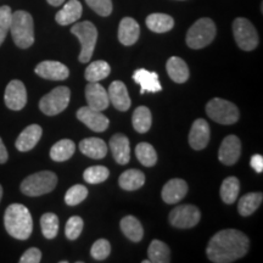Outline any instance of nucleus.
Listing matches in <instances>:
<instances>
[{
    "label": "nucleus",
    "mask_w": 263,
    "mask_h": 263,
    "mask_svg": "<svg viewBox=\"0 0 263 263\" xmlns=\"http://www.w3.org/2000/svg\"><path fill=\"white\" fill-rule=\"evenodd\" d=\"M250 241L244 233L236 229H224L212 236L206 249L211 262L230 263L244 257L249 251Z\"/></svg>",
    "instance_id": "nucleus-1"
},
{
    "label": "nucleus",
    "mask_w": 263,
    "mask_h": 263,
    "mask_svg": "<svg viewBox=\"0 0 263 263\" xmlns=\"http://www.w3.org/2000/svg\"><path fill=\"white\" fill-rule=\"evenodd\" d=\"M6 232L17 240H27L32 234L33 219L29 210L22 203H12L4 215Z\"/></svg>",
    "instance_id": "nucleus-2"
},
{
    "label": "nucleus",
    "mask_w": 263,
    "mask_h": 263,
    "mask_svg": "<svg viewBox=\"0 0 263 263\" xmlns=\"http://www.w3.org/2000/svg\"><path fill=\"white\" fill-rule=\"evenodd\" d=\"M10 32L18 48L27 49L32 47L34 43V24L32 15L24 10L12 12Z\"/></svg>",
    "instance_id": "nucleus-3"
},
{
    "label": "nucleus",
    "mask_w": 263,
    "mask_h": 263,
    "mask_svg": "<svg viewBox=\"0 0 263 263\" xmlns=\"http://www.w3.org/2000/svg\"><path fill=\"white\" fill-rule=\"evenodd\" d=\"M57 184V174L50 171H42L25 178L21 183V192L27 196H41L52 192Z\"/></svg>",
    "instance_id": "nucleus-4"
},
{
    "label": "nucleus",
    "mask_w": 263,
    "mask_h": 263,
    "mask_svg": "<svg viewBox=\"0 0 263 263\" xmlns=\"http://www.w3.org/2000/svg\"><path fill=\"white\" fill-rule=\"evenodd\" d=\"M216 25L211 18H200L186 33V44L192 49H202L211 44L216 37Z\"/></svg>",
    "instance_id": "nucleus-5"
},
{
    "label": "nucleus",
    "mask_w": 263,
    "mask_h": 263,
    "mask_svg": "<svg viewBox=\"0 0 263 263\" xmlns=\"http://www.w3.org/2000/svg\"><path fill=\"white\" fill-rule=\"evenodd\" d=\"M71 33L78 38L81 43V54L80 61L88 62L93 55L95 44L98 41V29L95 26L89 21L78 22L72 26Z\"/></svg>",
    "instance_id": "nucleus-6"
},
{
    "label": "nucleus",
    "mask_w": 263,
    "mask_h": 263,
    "mask_svg": "<svg viewBox=\"0 0 263 263\" xmlns=\"http://www.w3.org/2000/svg\"><path fill=\"white\" fill-rule=\"evenodd\" d=\"M207 116L221 124H234L239 120V108L234 104L221 98H215L206 105Z\"/></svg>",
    "instance_id": "nucleus-7"
},
{
    "label": "nucleus",
    "mask_w": 263,
    "mask_h": 263,
    "mask_svg": "<svg viewBox=\"0 0 263 263\" xmlns=\"http://www.w3.org/2000/svg\"><path fill=\"white\" fill-rule=\"evenodd\" d=\"M71 90L65 85L57 87L44 95L39 101V108L47 116H55L65 110L70 104Z\"/></svg>",
    "instance_id": "nucleus-8"
},
{
    "label": "nucleus",
    "mask_w": 263,
    "mask_h": 263,
    "mask_svg": "<svg viewBox=\"0 0 263 263\" xmlns=\"http://www.w3.org/2000/svg\"><path fill=\"white\" fill-rule=\"evenodd\" d=\"M233 32L236 44L245 51H251L257 47L258 34L254 25L244 17L236 18L233 22Z\"/></svg>",
    "instance_id": "nucleus-9"
},
{
    "label": "nucleus",
    "mask_w": 263,
    "mask_h": 263,
    "mask_svg": "<svg viewBox=\"0 0 263 263\" xmlns=\"http://www.w3.org/2000/svg\"><path fill=\"white\" fill-rule=\"evenodd\" d=\"M170 223L179 229H188L195 227L200 222L201 213L200 210L194 205H180L174 207L171 211Z\"/></svg>",
    "instance_id": "nucleus-10"
},
{
    "label": "nucleus",
    "mask_w": 263,
    "mask_h": 263,
    "mask_svg": "<svg viewBox=\"0 0 263 263\" xmlns=\"http://www.w3.org/2000/svg\"><path fill=\"white\" fill-rule=\"evenodd\" d=\"M4 101L10 110H22L27 104V90H26L25 84L18 80L10 82L5 89Z\"/></svg>",
    "instance_id": "nucleus-11"
},
{
    "label": "nucleus",
    "mask_w": 263,
    "mask_h": 263,
    "mask_svg": "<svg viewBox=\"0 0 263 263\" xmlns=\"http://www.w3.org/2000/svg\"><path fill=\"white\" fill-rule=\"evenodd\" d=\"M77 118L83 122L89 129L93 132H105L108 128L110 121L103 114V111H97L89 106H83L77 111Z\"/></svg>",
    "instance_id": "nucleus-12"
},
{
    "label": "nucleus",
    "mask_w": 263,
    "mask_h": 263,
    "mask_svg": "<svg viewBox=\"0 0 263 263\" xmlns=\"http://www.w3.org/2000/svg\"><path fill=\"white\" fill-rule=\"evenodd\" d=\"M240 154H241V143L239 138L234 134L226 137L218 150L219 161L226 166H232L239 160Z\"/></svg>",
    "instance_id": "nucleus-13"
},
{
    "label": "nucleus",
    "mask_w": 263,
    "mask_h": 263,
    "mask_svg": "<svg viewBox=\"0 0 263 263\" xmlns=\"http://www.w3.org/2000/svg\"><path fill=\"white\" fill-rule=\"evenodd\" d=\"M39 77L49 81H65L70 76L67 66L59 61H42L34 70Z\"/></svg>",
    "instance_id": "nucleus-14"
},
{
    "label": "nucleus",
    "mask_w": 263,
    "mask_h": 263,
    "mask_svg": "<svg viewBox=\"0 0 263 263\" xmlns=\"http://www.w3.org/2000/svg\"><path fill=\"white\" fill-rule=\"evenodd\" d=\"M85 98H87L88 106L97 111L106 110L110 105L107 91L98 82H89L85 88Z\"/></svg>",
    "instance_id": "nucleus-15"
},
{
    "label": "nucleus",
    "mask_w": 263,
    "mask_h": 263,
    "mask_svg": "<svg viewBox=\"0 0 263 263\" xmlns=\"http://www.w3.org/2000/svg\"><path fill=\"white\" fill-rule=\"evenodd\" d=\"M133 80L137 84L140 85V94H145L146 91L150 93H157L162 90V85L159 81V74L156 72H150L145 68H138L134 71Z\"/></svg>",
    "instance_id": "nucleus-16"
},
{
    "label": "nucleus",
    "mask_w": 263,
    "mask_h": 263,
    "mask_svg": "<svg viewBox=\"0 0 263 263\" xmlns=\"http://www.w3.org/2000/svg\"><path fill=\"white\" fill-rule=\"evenodd\" d=\"M210 141V126L202 118L193 123L189 133V144L194 150L205 149Z\"/></svg>",
    "instance_id": "nucleus-17"
},
{
    "label": "nucleus",
    "mask_w": 263,
    "mask_h": 263,
    "mask_svg": "<svg viewBox=\"0 0 263 263\" xmlns=\"http://www.w3.org/2000/svg\"><path fill=\"white\" fill-rule=\"evenodd\" d=\"M186 193H188V184L185 180L174 178L164 184L161 195L164 202L173 205V203L179 202L186 195Z\"/></svg>",
    "instance_id": "nucleus-18"
},
{
    "label": "nucleus",
    "mask_w": 263,
    "mask_h": 263,
    "mask_svg": "<svg viewBox=\"0 0 263 263\" xmlns=\"http://www.w3.org/2000/svg\"><path fill=\"white\" fill-rule=\"evenodd\" d=\"M43 134V129L38 124H31L21 132L17 139H16L15 146L21 153H27L38 144Z\"/></svg>",
    "instance_id": "nucleus-19"
},
{
    "label": "nucleus",
    "mask_w": 263,
    "mask_h": 263,
    "mask_svg": "<svg viewBox=\"0 0 263 263\" xmlns=\"http://www.w3.org/2000/svg\"><path fill=\"white\" fill-rule=\"evenodd\" d=\"M108 100L118 111H127L130 107V98L128 95L126 84L121 81H115L108 88Z\"/></svg>",
    "instance_id": "nucleus-20"
},
{
    "label": "nucleus",
    "mask_w": 263,
    "mask_h": 263,
    "mask_svg": "<svg viewBox=\"0 0 263 263\" xmlns=\"http://www.w3.org/2000/svg\"><path fill=\"white\" fill-rule=\"evenodd\" d=\"M110 149L112 151L114 159L117 163L127 164L130 159V145L128 138L124 134L117 133L111 138Z\"/></svg>",
    "instance_id": "nucleus-21"
},
{
    "label": "nucleus",
    "mask_w": 263,
    "mask_h": 263,
    "mask_svg": "<svg viewBox=\"0 0 263 263\" xmlns=\"http://www.w3.org/2000/svg\"><path fill=\"white\" fill-rule=\"evenodd\" d=\"M140 28L138 22L132 17H124L120 22V27H118V39L123 45L136 44L139 39Z\"/></svg>",
    "instance_id": "nucleus-22"
},
{
    "label": "nucleus",
    "mask_w": 263,
    "mask_h": 263,
    "mask_svg": "<svg viewBox=\"0 0 263 263\" xmlns=\"http://www.w3.org/2000/svg\"><path fill=\"white\" fill-rule=\"evenodd\" d=\"M82 4L78 0H70L64 5L60 11L55 16V20L59 25L67 26L77 22L82 16Z\"/></svg>",
    "instance_id": "nucleus-23"
},
{
    "label": "nucleus",
    "mask_w": 263,
    "mask_h": 263,
    "mask_svg": "<svg viewBox=\"0 0 263 263\" xmlns=\"http://www.w3.org/2000/svg\"><path fill=\"white\" fill-rule=\"evenodd\" d=\"M82 154L94 160H100L106 156L107 145L103 139L99 138H87L80 143Z\"/></svg>",
    "instance_id": "nucleus-24"
},
{
    "label": "nucleus",
    "mask_w": 263,
    "mask_h": 263,
    "mask_svg": "<svg viewBox=\"0 0 263 263\" xmlns=\"http://www.w3.org/2000/svg\"><path fill=\"white\" fill-rule=\"evenodd\" d=\"M167 73L171 77V80L176 83H185L189 78V67L185 64L183 59L178 57H172L167 60L166 64Z\"/></svg>",
    "instance_id": "nucleus-25"
},
{
    "label": "nucleus",
    "mask_w": 263,
    "mask_h": 263,
    "mask_svg": "<svg viewBox=\"0 0 263 263\" xmlns=\"http://www.w3.org/2000/svg\"><path fill=\"white\" fill-rule=\"evenodd\" d=\"M145 183V176L139 170H128L120 176L118 184L123 190L133 192L140 189Z\"/></svg>",
    "instance_id": "nucleus-26"
},
{
    "label": "nucleus",
    "mask_w": 263,
    "mask_h": 263,
    "mask_svg": "<svg viewBox=\"0 0 263 263\" xmlns=\"http://www.w3.org/2000/svg\"><path fill=\"white\" fill-rule=\"evenodd\" d=\"M121 229H122V233L127 236L128 239L132 240V241L138 242L143 239L144 236V229L141 227V223L139 219H137L136 217L133 216H126L121 219L120 223Z\"/></svg>",
    "instance_id": "nucleus-27"
},
{
    "label": "nucleus",
    "mask_w": 263,
    "mask_h": 263,
    "mask_svg": "<svg viewBox=\"0 0 263 263\" xmlns=\"http://www.w3.org/2000/svg\"><path fill=\"white\" fill-rule=\"evenodd\" d=\"M76 151L74 143L70 139H61L57 144L51 146L50 157L52 161L57 162H64V161L70 160L73 156Z\"/></svg>",
    "instance_id": "nucleus-28"
},
{
    "label": "nucleus",
    "mask_w": 263,
    "mask_h": 263,
    "mask_svg": "<svg viewBox=\"0 0 263 263\" xmlns=\"http://www.w3.org/2000/svg\"><path fill=\"white\" fill-rule=\"evenodd\" d=\"M263 200L262 193H249L240 197L238 211L242 217H249L261 206Z\"/></svg>",
    "instance_id": "nucleus-29"
},
{
    "label": "nucleus",
    "mask_w": 263,
    "mask_h": 263,
    "mask_svg": "<svg viewBox=\"0 0 263 263\" xmlns=\"http://www.w3.org/2000/svg\"><path fill=\"white\" fill-rule=\"evenodd\" d=\"M146 26L155 33H166L174 26V20L166 14H151L146 17Z\"/></svg>",
    "instance_id": "nucleus-30"
},
{
    "label": "nucleus",
    "mask_w": 263,
    "mask_h": 263,
    "mask_svg": "<svg viewBox=\"0 0 263 263\" xmlns=\"http://www.w3.org/2000/svg\"><path fill=\"white\" fill-rule=\"evenodd\" d=\"M147 256L151 263H168L171 262V251L167 244L160 240H153L147 250Z\"/></svg>",
    "instance_id": "nucleus-31"
},
{
    "label": "nucleus",
    "mask_w": 263,
    "mask_h": 263,
    "mask_svg": "<svg viewBox=\"0 0 263 263\" xmlns=\"http://www.w3.org/2000/svg\"><path fill=\"white\" fill-rule=\"evenodd\" d=\"M132 123H133L134 129L138 133H146L151 128L153 123V116H151L150 110L146 106H139L134 111L133 117H132Z\"/></svg>",
    "instance_id": "nucleus-32"
},
{
    "label": "nucleus",
    "mask_w": 263,
    "mask_h": 263,
    "mask_svg": "<svg viewBox=\"0 0 263 263\" xmlns=\"http://www.w3.org/2000/svg\"><path fill=\"white\" fill-rule=\"evenodd\" d=\"M110 72L111 67L106 61H94L85 68V80L88 82H100L105 80Z\"/></svg>",
    "instance_id": "nucleus-33"
},
{
    "label": "nucleus",
    "mask_w": 263,
    "mask_h": 263,
    "mask_svg": "<svg viewBox=\"0 0 263 263\" xmlns=\"http://www.w3.org/2000/svg\"><path fill=\"white\" fill-rule=\"evenodd\" d=\"M240 192V183L236 177H228L223 180L221 185V197L228 205H232L236 201Z\"/></svg>",
    "instance_id": "nucleus-34"
},
{
    "label": "nucleus",
    "mask_w": 263,
    "mask_h": 263,
    "mask_svg": "<svg viewBox=\"0 0 263 263\" xmlns=\"http://www.w3.org/2000/svg\"><path fill=\"white\" fill-rule=\"evenodd\" d=\"M136 155L139 162L145 167H153L157 162V154L149 143H140L136 147Z\"/></svg>",
    "instance_id": "nucleus-35"
},
{
    "label": "nucleus",
    "mask_w": 263,
    "mask_h": 263,
    "mask_svg": "<svg viewBox=\"0 0 263 263\" xmlns=\"http://www.w3.org/2000/svg\"><path fill=\"white\" fill-rule=\"evenodd\" d=\"M43 235L47 239H54L59 232V217L55 213H44L41 218Z\"/></svg>",
    "instance_id": "nucleus-36"
},
{
    "label": "nucleus",
    "mask_w": 263,
    "mask_h": 263,
    "mask_svg": "<svg viewBox=\"0 0 263 263\" xmlns=\"http://www.w3.org/2000/svg\"><path fill=\"white\" fill-rule=\"evenodd\" d=\"M110 176V171L104 166H91L87 168L83 173V178L89 184L103 183Z\"/></svg>",
    "instance_id": "nucleus-37"
},
{
    "label": "nucleus",
    "mask_w": 263,
    "mask_h": 263,
    "mask_svg": "<svg viewBox=\"0 0 263 263\" xmlns=\"http://www.w3.org/2000/svg\"><path fill=\"white\" fill-rule=\"evenodd\" d=\"M88 196V189L82 184H76L67 190L65 195V202L68 206H76L83 202Z\"/></svg>",
    "instance_id": "nucleus-38"
},
{
    "label": "nucleus",
    "mask_w": 263,
    "mask_h": 263,
    "mask_svg": "<svg viewBox=\"0 0 263 263\" xmlns=\"http://www.w3.org/2000/svg\"><path fill=\"white\" fill-rule=\"evenodd\" d=\"M12 11L10 6L4 5L0 8V47L4 43L6 35L10 32V25H11Z\"/></svg>",
    "instance_id": "nucleus-39"
},
{
    "label": "nucleus",
    "mask_w": 263,
    "mask_h": 263,
    "mask_svg": "<svg viewBox=\"0 0 263 263\" xmlns=\"http://www.w3.org/2000/svg\"><path fill=\"white\" fill-rule=\"evenodd\" d=\"M111 254V244L106 239H99L91 246L90 255L97 261H103Z\"/></svg>",
    "instance_id": "nucleus-40"
},
{
    "label": "nucleus",
    "mask_w": 263,
    "mask_h": 263,
    "mask_svg": "<svg viewBox=\"0 0 263 263\" xmlns=\"http://www.w3.org/2000/svg\"><path fill=\"white\" fill-rule=\"evenodd\" d=\"M84 223L83 219L78 216H73L68 219L67 223H66L65 228V234L67 236V239L70 240H76L78 239V236L81 235L82 230H83Z\"/></svg>",
    "instance_id": "nucleus-41"
},
{
    "label": "nucleus",
    "mask_w": 263,
    "mask_h": 263,
    "mask_svg": "<svg viewBox=\"0 0 263 263\" xmlns=\"http://www.w3.org/2000/svg\"><path fill=\"white\" fill-rule=\"evenodd\" d=\"M90 9H93L98 15L106 17L112 12V2L111 0H85Z\"/></svg>",
    "instance_id": "nucleus-42"
},
{
    "label": "nucleus",
    "mask_w": 263,
    "mask_h": 263,
    "mask_svg": "<svg viewBox=\"0 0 263 263\" xmlns=\"http://www.w3.org/2000/svg\"><path fill=\"white\" fill-rule=\"evenodd\" d=\"M42 261V252L37 248H31L20 258L21 263H39Z\"/></svg>",
    "instance_id": "nucleus-43"
},
{
    "label": "nucleus",
    "mask_w": 263,
    "mask_h": 263,
    "mask_svg": "<svg viewBox=\"0 0 263 263\" xmlns=\"http://www.w3.org/2000/svg\"><path fill=\"white\" fill-rule=\"evenodd\" d=\"M250 164H251L252 168H254L257 173L263 172V157H262V155L256 154V155L252 156L251 160H250Z\"/></svg>",
    "instance_id": "nucleus-44"
},
{
    "label": "nucleus",
    "mask_w": 263,
    "mask_h": 263,
    "mask_svg": "<svg viewBox=\"0 0 263 263\" xmlns=\"http://www.w3.org/2000/svg\"><path fill=\"white\" fill-rule=\"evenodd\" d=\"M8 159H9L8 150H6L4 143H3L2 138H0V163H5L6 161H8Z\"/></svg>",
    "instance_id": "nucleus-45"
},
{
    "label": "nucleus",
    "mask_w": 263,
    "mask_h": 263,
    "mask_svg": "<svg viewBox=\"0 0 263 263\" xmlns=\"http://www.w3.org/2000/svg\"><path fill=\"white\" fill-rule=\"evenodd\" d=\"M47 2L52 6H60L64 4L65 0H47Z\"/></svg>",
    "instance_id": "nucleus-46"
},
{
    "label": "nucleus",
    "mask_w": 263,
    "mask_h": 263,
    "mask_svg": "<svg viewBox=\"0 0 263 263\" xmlns=\"http://www.w3.org/2000/svg\"><path fill=\"white\" fill-rule=\"evenodd\" d=\"M2 197H3V186L0 185V201H2Z\"/></svg>",
    "instance_id": "nucleus-47"
},
{
    "label": "nucleus",
    "mask_w": 263,
    "mask_h": 263,
    "mask_svg": "<svg viewBox=\"0 0 263 263\" xmlns=\"http://www.w3.org/2000/svg\"><path fill=\"white\" fill-rule=\"evenodd\" d=\"M143 263H151L150 259H145V261H143Z\"/></svg>",
    "instance_id": "nucleus-48"
}]
</instances>
